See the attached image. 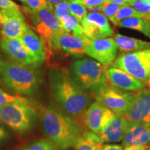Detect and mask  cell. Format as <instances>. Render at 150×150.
I'll return each mask as SVG.
<instances>
[{
  "label": "cell",
  "instance_id": "1",
  "mask_svg": "<svg viewBox=\"0 0 150 150\" xmlns=\"http://www.w3.org/2000/svg\"><path fill=\"white\" fill-rule=\"evenodd\" d=\"M52 95L61 109L82 128L86 127L85 114L93 95L84 91L73 79L69 69L53 67L49 71Z\"/></svg>",
  "mask_w": 150,
  "mask_h": 150
},
{
  "label": "cell",
  "instance_id": "2",
  "mask_svg": "<svg viewBox=\"0 0 150 150\" xmlns=\"http://www.w3.org/2000/svg\"><path fill=\"white\" fill-rule=\"evenodd\" d=\"M41 122L45 135L61 150L74 147L84 132L79 124L54 105L42 110Z\"/></svg>",
  "mask_w": 150,
  "mask_h": 150
},
{
  "label": "cell",
  "instance_id": "3",
  "mask_svg": "<svg viewBox=\"0 0 150 150\" xmlns=\"http://www.w3.org/2000/svg\"><path fill=\"white\" fill-rule=\"evenodd\" d=\"M0 76L7 87L19 95H33L40 85V77L33 67L1 59Z\"/></svg>",
  "mask_w": 150,
  "mask_h": 150
},
{
  "label": "cell",
  "instance_id": "4",
  "mask_svg": "<svg viewBox=\"0 0 150 150\" xmlns=\"http://www.w3.org/2000/svg\"><path fill=\"white\" fill-rule=\"evenodd\" d=\"M69 70L74 81L93 97L108 83L106 67L96 61L77 60L70 65Z\"/></svg>",
  "mask_w": 150,
  "mask_h": 150
},
{
  "label": "cell",
  "instance_id": "5",
  "mask_svg": "<svg viewBox=\"0 0 150 150\" xmlns=\"http://www.w3.org/2000/svg\"><path fill=\"white\" fill-rule=\"evenodd\" d=\"M38 112L33 105L13 104L0 106V120L15 132L26 134L35 128Z\"/></svg>",
  "mask_w": 150,
  "mask_h": 150
},
{
  "label": "cell",
  "instance_id": "6",
  "mask_svg": "<svg viewBox=\"0 0 150 150\" xmlns=\"http://www.w3.org/2000/svg\"><path fill=\"white\" fill-rule=\"evenodd\" d=\"M112 65L146 83L150 75V47L120 54Z\"/></svg>",
  "mask_w": 150,
  "mask_h": 150
},
{
  "label": "cell",
  "instance_id": "7",
  "mask_svg": "<svg viewBox=\"0 0 150 150\" xmlns=\"http://www.w3.org/2000/svg\"><path fill=\"white\" fill-rule=\"evenodd\" d=\"M29 15L33 28L45 45L47 56L51 50V42L54 38L61 33L62 30L60 23L54 13V7L40 10L26 9Z\"/></svg>",
  "mask_w": 150,
  "mask_h": 150
},
{
  "label": "cell",
  "instance_id": "8",
  "mask_svg": "<svg viewBox=\"0 0 150 150\" xmlns=\"http://www.w3.org/2000/svg\"><path fill=\"white\" fill-rule=\"evenodd\" d=\"M134 93L126 92L112 86L109 82L93 95V98L117 115H123L132 102Z\"/></svg>",
  "mask_w": 150,
  "mask_h": 150
},
{
  "label": "cell",
  "instance_id": "9",
  "mask_svg": "<svg viewBox=\"0 0 150 150\" xmlns=\"http://www.w3.org/2000/svg\"><path fill=\"white\" fill-rule=\"evenodd\" d=\"M123 116L129 124L150 126V90L134 93L132 102Z\"/></svg>",
  "mask_w": 150,
  "mask_h": 150
},
{
  "label": "cell",
  "instance_id": "10",
  "mask_svg": "<svg viewBox=\"0 0 150 150\" xmlns=\"http://www.w3.org/2000/svg\"><path fill=\"white\" fill-rule=\"evenodd\" d=\"M91 42L92 40L84 34L75 36L62 31L52 40L51 50H60L73 57L81 58L85 55L86 48Z\"/></svg>",
  "mask_w": 150,
  "mask_h": 150
},
{
  "label": "cell",
  "instance_id": "11",
  "mask_svg": "<svg viewBox=\"0 0 150 150\" xmlns=\"http://www.w3.org/2000/svg\"><path fill=\"white\" fill-rule=\"evenodd\" d=\"M117 46L114 38H99L92 40L86 48V54L104 67L113 63L117 58Z\"/></svg>",
  "mask_w": 150,
  "mask_h": 150
},
{
  "label": "cell",
  "instance_id": "12",
  "mask_svg": "<svg viewBox=\"0 0 150 150\" xmlns=\"http://www.w3.org/2000/svg\"><path fill=\"white\" fill-rule=\"evenodd\" d=\"M2 18L1 34L3 39L20 38L27 24L20 8L0 10Z\"/></svg>",
  "mask_w": 150,
  "mask_h": 150
},
{
  "label": "cell",
  "instance_id": "13",
  "mask_svg": "<svg viewBox=\"0 0 150 150\" xmlns=\"http://www.w3.org/2000/svg\"><path fill=\"white\" fill-rule=\"evenodd\" d=\"M81 24L84 35L92 40L110 37L114 33L106 17L101 13L91 12L87 14Z\"/></svg>",
  "mask_w": 150,
  "mask_h": 150
},
{
  "label": "cell",
  "instance_id": "14",
  "mask_svg": "<svg viewBox=\"0 0 150 150\" xmlns=\"http://www.w3.org/2000/svg\"><path fill=\"white\" fill-rule=\"evenodd\" d=\"M115 115V112L96 101L90 104L86 110V126L94 134L98 135L105 125L111 120Z\"/></svg>",
  "mask_w": 150,
  "mask_h": 150
},
{
  "label": "cell",
  "instance_id": "15",
  "mask_svg": "<svg viewBox=\"0 0 150 150\" xmlns=\"http://www.w3.org/2000/svg\"><path fill=\"white\" fill-rule=\"evenodd\" d=\"M1 50L11 61L25 66L37 67L34 61L22 43L21 39H3L1 44Z\"/></svg>",
  "mask_w": 150,
  "mask_h": 150
},
{
  "label": "cell",
  "instance_id": "16",
  "mask_svg": "<svg viewBox=\"0 0 150 150\" xmlns=\"http://www.w3.org/2000/svg\"><path fill=\"white\" fill-rule=\"evenodd\" d=\"M20 39L37 66L42 63L47 57V52L45 45L41 38L27 25Z\"/></svg>",
  "mask_w": 150,
  "mask_h": 150
},
{
  "label": "cell",
  "instance_id": "17",
  "mask_svg": "<svg viewBox=\"0 0 150 150\" xmlns=\"http://www.w3.org/2000/svg\"><path fill=\"white\" fill-rule=\"evenodd\" d=\"M129 122L123 115L115 116L108 122L97 135L104 142H117L123 140L128 129Z\"/></svg>",
  "mask_w": 150,
  "mask_h": 150
},
{
  "label": "cell",
  "instance_id": "18",
  "mask_svg": "<svg viewBox=\"0 0 150 150\" xmlns=\"http://www.w3.org/2000/svg\"><path fill=\"white\" fill-rule=\"evenodd\" d=\"M108 81L112 86L126 92L140 91L144 88V83L127 74L125 71L116 67L107 70Z\"/></svg>",
  "mask_w": 150,
  "mask_h": 150
},
{
  "label": "cell",
  "instance_id": "19",
  "mask_svg": "<svg viewBox=\"0 0 150 150\" xmlns=\"http://www.w3.org/2000/svg\"><path fill=\"white\" fill-rule=\"evenodd\" d=\"M122 140L125 147L147 145L150 142V126L129 124Z\"/></svg>",
  "mask_w": 150,
  "mask_h": 150
},
{
  "label": "cell",
  "instance_id": "20",
  "mask_svg": "<svg viewBox=\"0 0 150 150\" xmlns=\"http://www.w3.org/2000/svg\"><path fill=\"white\" fill-rule=\"evenodd\" d=\"M117 48L122 52H130L145 50L150 47V42L119 34L114 36Z\"/></svg>",
  "mask_w": 150,
  "mask_h": 150
},
{
  "label": "cell",
  "instance_id": "21",
  "mask_svg": "<svg viewBox=\"0 0 150 150\" xmlns=\"http://www.w3.org/2000/svg\"><path fill=\"white\" fill-rule=\"evenodd\" d=\"M104 142L92 131H84L74 146L75 150H102Z\"/></svg>",
  "mask_w": 150,
  "mask_h": 150
},
{
  "label": "cell",
  "instance_id": "22",
  "mask_svg": "<svg viewBox=\"0 0 150 150\" xmlns=\"http://www.w3.org/2000/svg\"><path fill=\"white\" fill-rule=\"evenodd\" d=\"M118 27L136 30L150 38V23L145 18H131L125 19L120 22Z\"/></svg>",
  "mask_w": 150,
  "mask_h": 150
},
{
  "label": "cell",
  "instance_id": "23",
  "mask_svg": "<svg viewBox=\"0 0 150 150\" xmlns=\"http://www.w3.org/2000/svg\"><path fill=\"white\" fill-rule=\"evenodd\" d=\"M59 23L62 30L65 32L75 35V36L84 34L81 24H80L77 19L72 15H67L62 19Z\"/></svg>",
  "mask_w": 150,
  "mask_h": 150
},
{
  "label": "cell",
  "instance_id": "24",
  "mask_svg": "<svg viewBox=\"0 0 150 150\" xmlns=\"http://www.w3.org/2000/svg\"><path fill=\"white\" fill-rule=\"evenodd\" d=\"M131 17H137V18H144V14L140 13L129 5H124L111 20H110L114 25L118 26L120 22L125 19L131 18Z\"/></svg>",
  "mask_w": 150,
  "mask_h": 150
},
{
  "label": "cell",
  "instance_id": "25",
  "mask_svg": "<svg viewBox=\"0 0 150 150\" xmlns=\"http://www.w3.org/2000/svg\"><path fill=\"white\" fill-rule=\"evenodd\" d=\"M13 104H28L33 105L31 99L20 95H11L0 88V106Z\"/></svg>",
  "mask_w": 150,
  "mask_h": 150
},
{
  "label": "cell",
  "instance_id": "26",
  "mask_svg": "<svg viewBox=\"0 0 150 150\" xmlns=\"http://www.w3.org/2000/svg\"><path fill=\"white\" fill-rule=\"evenodd\" d=\"M68 2L71 15L74 16L81 23L87 16V9L86 6L81 4L78 0H68Z\"/></svg>",
  "mask_w": 150,
  "mask_h": 150
},
{
  "label": "cell",
  "instance_id": "27",
  "mask_svg": "<svg viewBox=\"0 0 150 150\" xmlns=\"http://www.w3.org/2000/svg\"><path fill=\"white\" fill-rule=\"evenodd\" d=\"M27 150H61L50 140L42 139L32 142L27 147Z\"/></svg>",
  "mask_w": 150,
  "mask_h": 150
},
{
  "label": "cell",
  "instance_id": "28",
  "mask_svg": "<svg viewBox=\"0 0 150 150\" xmlns=\"http://www.w3.org/2000/svg\"><path fill=\"white\" fill-rule=\"evenodd\" d=\"M54 13L56 18L59 20V22L65 16L70 13V9H69V2L68 0L61 1L58 4H55L53 6Z\"/></svg>",
  "mask_w": 150,
  "mask_h": 150
},
{
  "label": "cell",
  "instance_id": "29",
  "mask_svg": "<svg viewBox=\"0 0 150 150\" xmlns=\"http://www.w3.org/2000/svg\"><path fill=\"white\" fill-rule=\"evenodd\" d=\"M128 5L140 13H150V0H130Z\"/></svg>",
  "mask_w": 150,
  "mask_h": 150
},
{
  "label": "cell",
  "instance_id": "30",
  "mask_svg": "<svg viewBox=\"0 0 150 150\" xmlns=\"http://www.w3.org/2000/svg\"><path fill=\"white\" fill-rule=\"evenodd\" d=\"M122 6L109 2V1H106L103 4L102 13L106 18L109 19V20H111L112 18L115 16Z\"/></svg>",
  "mask_w": 150,
  "mask_h": 150
},
{
  "label": "cell",
  "instance_id": "31",
  "mask_svg": "<svg viewBox=\"0 0 150 150\" xmlns=\"http://www.w3.org/2000/svg\"><path fill=\"white\" fill-rule=\"evenodd\" d=\"M24 3L27 4L29 8L32 10H40L53 6V4L47 0H24Z\"/></svg>",
  "mask_w": 150,
  "mask_h": 150
},
{
  "label": "cell",
  "instance_id": "32",
  "mask_svg": "<svg viewBox=\"0 0 150 150\" xmlns=\"http://www.w3.org/2000/svg\"><path fill=\"white\" fill-rule=\"evenodd\" d=\"M10 134L8 129L6 128L4 124L0 120V144L4 143L9 138Z\"/></svg>",
  "mask_w": 150,
  "mask_h": 150
},
{
  "label": "cell",
  "instance_id": "33",
  "mask_svg": "<svg viewBox=\"0 0 150 150\" xmlns=\"http://www.w3.org/2000/svg\"><path fill=\"white\" fill-rule=\"evenodd\" d=\"M78 1L83 6H85L86 7L101 5L106 2V1H108V0H78Z\"/></svg>",
  "mask_w": 150,
  "mask_h": 150
},
{
  "label": "cell",
  "instance_id": "34",
  "mask_svg": "<svg viewBox=\"0 0 150 150\" xmlns=\"http://www.w3.org/2000/svg\"><path fill=\"white\" fill-rule=\"evenodd\" d=\"M0 8L1 9L19 8V6L12 0H0Z\"/></svg>",
  "mask_w": 150,
  "mask_h": 150
},
{
  "label": "cell",
  "instance_id": "35",
  "mask_svg": "<svg viewBox=\"0 0 150 150\" xmlns=\"http://www.w3.org/2000/svg\"><path fill=\"white\" fill-rule=\"evenodd\" d=\"M124 146L117 144H104L102 150H124Z\"/></svg>",
  "mask_w": 150,
  "mask_h": 150
},
{
  "label": "cell",
  "instance_id": "36",
  "mask_svg": "<svg viewBox=\"0 0 150 150\" xmlns=\"http://www.w3.org/2000/svg\"><path fill=\"white\" fill-rule=\"evenodd\" d=\"M103 4L101 5H96V6H92L87 7L90 11H92L93 13H100L102 12L103 8Z\"/></svg>",
  "mask_w": 150,
  "mask_h": 150
},
{
  "label": "cell",
  "instance_id": "37",
  "mask_svg": "<svg viewBox=\"0 0 150 150\" xmlns=\"http://www.w3.org/2000/svg\"><path fill=\"white\" fill-rule=\"evenodd\" d=\"M109 2L116 4L124 6V5H128V4L130 0H108Z\"/></svg>",
  "mask_w": 150,
  "mask_h": 150
},
{
  "label": "cell",
  "instance_id": "38",
  "mask_svg": "<svg viewBox=\"0 0 150 150\" xmlns=\"http://www.w3.org/2000/svg\"><path fill=\"white\" fill-rule=\"evenodd\" d=\"M146 146H139V145H136V146H129V147H125L124 150H145Z\"/></svg>",
  "mask_w": 150,
  "mask_h": 150
},
{
  "label": "cell",
  "instance_id": "39",
  "mask_svg": "<svg viewBox=\"0 0 150 150\" xmlns=\"http://www.w3.org/2000/svg\"><path fill=\"white\" fill-rule=\"evenodd\" d=\"M47 1H49V2H50L51 4H58L59 2H61V1H65V0H47Z\"/></svg>",
  "mask_w": 150,
  "mask_h": 150
},
{
  "label": "cell",
  "instance_id": "40",
  "mask_svg": "<svg viewBox=\"0 0 150 150\" xmlns=\"http://www.w3.org/2000/svg\"><path fill=\"white\" fill-rule=\"evenodd\" d=\"M144 18H145V19H147V20L149 22V23H150V13H146L144 15Z\"/></svg>",
  "mask_w": 150,
  "mask_h": 150
},
{
  "label": "cell",
  "instance_id": "41",
  "mask_svg": "<svg viewBox=\"0 0 150 150\" xmlns=\"http://www.w3.org/2000/svg\"><path fill=\"white\" fill-rule=\"evenodd\" d=\"M1 27H2V18H1V11H0V31L1 29Z\"/></svg>",
  "mask_w": 150,
  "mask_h": 150
},
{
  "label": "cell",
  "instance_id": "42",
  "mask_svg": "<svg viewBox=\"0 0 150 150\" xmlns=\"http://www.w3.org/2000/svg\"><path fill=\"white\" fill-rule=\"evenodd\" d=\"M146 84H147V87L149 88V90H150V75H149V78H148V80H147V83H146Z\"/></svg>",
  "mask_w": 150,
  "mask_h": 150
},
{
  "label": "cell",
  "instance_id": "43",
  "mask_svg": "<svg viewBox=\"0 0 150 150\" xmlns=\"http://www.w3.org/2000/svg\"><path fill=\"white\" fill-rule=\"evenodd\" d=\"M145 150H150V142H149V143L147 144V146H146V149Z\"/></svg>",
  "mask_w": 150,
  "mask_h": 150
},
{
  "label": "cell",
  "instance_id": "44",
  "mask_svg": "<svg viewBox=\"0 0 150 150\" xmlns=\"http://www.w3.org/2000/svg\"><path fill=\"white\" fill-rule=\"evenodd\" d=\"M2 86H3V81L2 80H1V76H0V87H2Z\"/></svg>",
  "mask_w": 150,
  "mask_h": 150
},
{
  "label": "cell",
  "instance_id": "45",
  "mask_svg": "<svg viewBox=\"0 0 150 150\" xmlns=\"http://www.w3.org/2000/svg\"><path fill=\"white\" fill-rule=\"evenodd\" d=\"M18 150H27V147H23V148H20V149H19Z\"/></svg>",
  "mask_w": 150,
  "mask_h": 150
},
{
  "label": "cell",
  "instance_id": "46",
  "mask_svg": "<svg viewBox=\"0 0 150 150\" xmlns=\"http://www.w3.org/2000/svg\"><path fill=\"white\" fill-rule=\"evenodd\" d=\"M19 1H22V2L24 3V0H19Z\"/></svg>",
  "mask_w": 150,
  "mask_h": 150
},
{
  "label": "cell",
  "instance_id": "47",
  "mask_svg": "<svg viewBox=\"0 0 150 150\" xmlns=\"http://www.w3.org/2000/svg\"><path fill=\"white\" fill-rule=\"evenodd\" d=\"M1 40H0V48H1Z\"/></svg>",
  "mask_w": 150,
  "mask_h": 150
}]
</instances>
